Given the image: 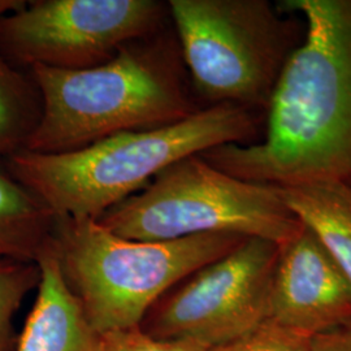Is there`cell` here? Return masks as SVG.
<instances>
[{"label": "cell", "instance_id": "cell-1", "mask_svg": "<svg viewBox=\"0 0 351 351\" xmlns=\"http://www.w3.org/2000/svg\"><path fill=\"white\" fill-rule=\"evenodd\" d=\"M306 23L265 111L263 138L199 154L219 171L322 191L351 210V0H282Z\"/></svg>", "mask_w": 351, "mask_h": 351}, {"label": "cell", "instance_id": "cell-2", "mask_svg": "<svg viewBox=\"0 0 351 351\" xmlns=\"http://www.w3.org/2000/svg\"><path fill=\"white\" fill-rule=\"evenodd\" d=\"M42 117L25 150L65 154L120 133L172 125L199 112L172 23L81 71L33 66Z\"/></svg>", "mask_w": 351, "mask_h": 351}, {"label": "cell", "instance_id": "cell-3", "mask_svg": "<svg viewBox=\"0 0 351 351\" xmlns=\"http://www.w3.org/2000/svg\"><path fill=\"white\" fill-rule=\"evenodd\" d=\"M265 113L232 104L204 108L172 125L120 133L80 150H21L3 160L55 216L98 220L176 162L223 145L263 138Z\"/></svg>", "mask_w": 351, "mask_h": 351}, {"label": "cell", "instance_id": "cell-4", "mask_svg": "<svg viewBox=\"0 0 351 351\" xmlns=\"http://www.w3.org/2000/svg\"><path fill=\"white\" fill-rule=\"evenodd\" d=\"M246 239L215 233L137 241L94 219L56 216L51 247L90 324L104 335L141 326L165 293Z\"/></svg>", "mask_w": 351, "mask_h": 351}, {"label": "cell", "instance_id": "cell-5", "mask_svg": "<svg viewBox=\"0 0 351 351\" xmlns=\"http://www.w3.org/2000/svg\"><path fill=\"white\" fill-rule=\"evenodd\" d=\"M169 16L202 108L267 111L301 47L306 23L268 0H169Z\"/></svg>", "mask_w": 351, "mask_h": 351}, {"label": "cell", "instance_id": "cell-6", "mask_svg": "<svg viewBox=\"0 0 351 351\" xmlns=\"http://www.w3.org/2000/svg\"><path fill=\"white\" fill-rule=\"evenodd\" d=\"M97 221L137 241L228 233L272 241L281 247L304 228L277 188L224 173L199 155L169 165Z\"/></svg>", "mask_w": 351, "mask_h": 351}, {"label": "cell", "instance_id": "cell-7", "mask_svg": "<svg viewBox=\"0 0 351 351\" xmlns=\"http://www.w3.org/2000/svg\"><path fill=\"white\" fill-rule=\"evenodd\" d=\"M171 24L160 0H32L0 19V55L29 71H81Z\"/></svg>", "mask_w": 351, "mask_h": 351}, {"label": "cell", "instance_id": "cell-8", "mask_svg": "<svg viewBox=\"0 0 351 351\" xmlns=\"http://www.w3.org/2000/svg\"><path fill=\"white\" fill-rule=\"evenodd\" d=\"M281 246L247 239L177 284L151 307L139 328L151 337L223 346L268 319Z\"/></svg>", "mask_w": 351, "mask_h": 351}, {"label": "cell", "instance_id": "cell-9", "mask_svg": "<svg viewBox=\"0 0 351 351\" xmlns=\"http://www.w3.org/2000/svg\"><path fill=\"white\" fill-rule=\"evenodd\" d=\"M268 319L310 337L351 323V282L306 226L281 247Z\"/></svg>", "mask_w": 351, "mask_h": 351}, {"label": "cell", "instance_id": "cell-10", "mask_svg": "<svg viewBox=\"0 0 351 351\" xmlns=\"http://www.w3.org/2000/svg\"><path fill=\"white\" fill-rule=\"evenodd\" d=\"M37 298L16 351H101V335L69 289L50 245L37 261Z\"/></svg>", "mask_w": 351, "mask_h": 351}, {"label": "cell", "instance_id": "cell-11", "mask_svg": "<svg viewBox=\"0 0 351 351\" xmlns=\"http://www.w3.org/2000/svg\"><path fill=\"white\" fill-rule=\"evenodd\" d=\"M56 216L0 162V261L37 263Z\"/></svg>", "mask_w": 351, "mask_h": 351}, {"label": "cell", "instance_id": "cell-12", "mask_svg": "<svg viewBox=\"0 0 351 351\" xmlns=\"http://www.w3.org/2000/svg\"><path fill=\"white\" fill-rule=\"evenodd\" d=\"M289 210L333 258L351 282V210L322 191L277 188Z\"/></svg>", "mask_w": 351, "mask_h": 351}, {"label": "cell", "instance_id": "cell-13", "mask_svg": "<svg viewBox=\"0 0 351 351\" xmlns=\"http://www.w3.org/2000/svg\"><path fill=\"white\" fill-rule=\"evenodd\" d=\"M42 117V97L29 71L0 55V162L24 150Z\"/></svg>", "mask_w": 351, "mask_h": 351}, {"label": "cell", "instance_id": "cell-14", "mask_svg": "<svg viewBox=\"0 0 351 351\" xmlns=\"http://www.w3.org/2000/svg\"><path fill=\"white\" fill-rule=\"evenodd\" d=\"M39 280L37 263L0 261V351H16L19 335L13 319Z\"/></svg>", "mask_w": 351, "mask_h": 351}, {"label": "cell", "instance_id": "cell-15", "mask_svg": "<svg viewBox=\"0 0 351 351\" xmlns=\"http://www.w3.org/2000/svg\"><path fill=\"white\" fill-rule=\"evenodd\" d=\"M311 339L267 319L247 335L207 351H310Z\"/></svg>", "mask_w": 351, "mask_h": 351}, {"label": "cell", "instance_id": "cell-16", "mask_svg": "<svg viewBox=\"0 0 351 351\" xmlns=\"http://www.w3.org/2000/svg\"><path fill=\"white\" fill-rule=\"evenodd\" d=\"M195 342L185 339L151 337L139 326L101 335V351H207Z\"/></svg>", "mask_w": 351, "mask_h": 351}, {"label": "cell", "instance_id": "cell-17", "mask_svg": "<svg viewBox=\"0 0 351 351\" xmlns=\"http://www.w3.org/2000/svg\"><path fill=\"white\" fill-rule=\"evenodd\" d=\"M310 351H351V323L314 336Z\"/></svg>", "mask_w": 351, "mask_h": 351}, {"label": "cell", "instance_id": "cell-18", "mask_svg": "<svg viewBox=\"0 0 351 351\" xmlns=\"http://www.w3.org/2000/svg\"><path fill=\"white\" fill-rule=\"evenodd\" d=\"M24 0H0V19L8 13L16 12L25 5Z\"/></svg>", "mask_w": 351, "mask_h": 351}]
</instances>
